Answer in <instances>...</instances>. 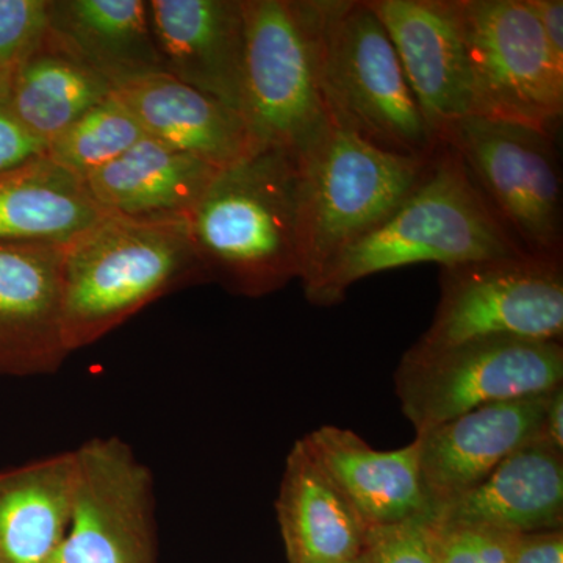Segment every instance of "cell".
I'll use <instances>...</instances> for the list:
<instances>
[{"label":"cell","instance_id":"33","mask_svg":"<svg viewBox=\"0 0 563 563\" xmlns=\"http://www.w3.org/2000/svg\"><path fill=\"white\" fill-rule=\"evenodd\" d=\"M352 563H369L368 554H366V551L365 554L361 555V558L357 559V561Z\"/></svg>","mask_w":563,"mask_h":563},{"label":"cell","instance_id":"13","mask_svg":"<svg viewBox=\"0 0 563 563\" xmlns=\"http://www.w3.org/2000/svg\"><path fill=\"white\" fill-rule=\"evenodd\" d=\"M553 391L477 407L417 435L422 481L435 515L521 448L543 442Z\"/></svg>","mask_w":563,"mask_h":563},{"label":"cell","instance_id":"29","mask_svg":"<svg viewBox=\"0 0 563 563\" xmlns=\"http://www.w3.org/2000/svg\"><path fill=\"white\" fill-rule=\"evenodd\" d=\"M46 157V144L25 131L10 109L9 90H0V173Z\"/></svg>","mask_w":563,"mask_h":563},{"label":"cell","instance_id":"5","mask_svg":"<svg viewBox=\"0 0 563 563\" xmlns=\"http://www.w3.org/2000/svg\"><path fill=\"white\" fill-rule=\"evenodd\" d=\"M242 114L254 150L301 155L331 124L321 85L322 0H243Z\"/></svg>","mask_w":563,"mask_h":563},{"label":"cell","instance_id":"6","mask_svg":"<svg viewBox=\"0 0 563 563\" xmlns=\"http://www.w3.org/2000/svg\"><path fill=\"white\" fill-rule=\"evenodd\" d=\"M432 157L379 150L331 121L298 155L303 288L340 252L390 217L417 187Z\"/></svg>","mask_w":563,"mask_h":563},{"label":"cell","instance_id":"10","mask_svg":"<svg viewBox=\"0 0 563 563\" xmlns=\"http://www.w3.org/2000/svg\"><path fill=\"white\" fill-rule=\"evenodd\" d=\"M476 117L554 132L563 113V66L528 0H459Z\"/></svg>","mask_w":563,"mask_h":563},{"label":"cell","instance_id":"20","mask_svg":"<svg viewBox=\"0 0 563 563\" xmlns=\"http://www.w3.org/2000/svg\"><path fill=\"white\" fill-rule=\"evenodd\" d=\"M77 451L0 472V563H54L68 533Z\"/></svg>","mask_w":563,"mask_h":563},{"label":"cell","instance_id":"11","mask_svg":"<svg viewBox=\"0 0 563 563\" xmlns=\"http://www.w3.org/2000/svg\"><path fill=\"white\" fill-rule=\"evenodd\" d=\"M73 518L54 563H155L151 470L118 437L76 448Z\"/></svg>","mask_w":563,"mask_h":563},{"label":"cell","instance_id":"22","mask_svg":"<svg viewBox=\"0 0 563 563\" xmlns=\"http://www.w3.org/2000/svg\"><path fill=\"white\" fill-rule=\"evenodd\" d=\"M49 29L114 91L165 73L146 0H49Z\"/></svg>","mask_w":563,"mask_h":563},{"label":"cell","instance_id":"12","mask_svg":"<svg viewBox=\"0 0 563 563\" xmlns=\"http://www.w3.org/2000/svg\"><path fill=\"white\" fill-rule=\"evenodd\" d=\"M390 36L404 76L437 139L476 117L459 0H366Z\"/></svg>","mask_w":563,"mask_h":563},{"label":"cell","instance_id":"15","mask_svg":"<svg viewBox=\"0 0 563 563\" xmlns=\"http://www.w3.org/2000/svg\"><path fill=\"white\" fill-rule=\"evenodd\" d=\"M147 9L165 73L242 113L243 0H150Z\"/></svg>","mask_w":563,"mask_h":563},{"label":"cell","instance_id":"9","mask_svg":"<svg viewBox=\"0 0 563 563\" xmlns=\"http://www.w3.org/2000/svg\"><path fill=\"white\" fill-rule=\"evenodd\" d=\"M431 325L413 346L439 350L481 339L562 342V257L495 258L443 268Z\"/></svg>","mask_w":563,"mask_h":563},{"label":"cell","instance_id":"1","mask_svg":"<svg viewBox=\"0 0 563 563\" xmlns=\"http://www.w3.org/2000/svg\"><path fill=\"white\" fill-rule=\"evenodd\" d=\"M187 221L206 282L246 298L280 290L302 272L298 157L266 147L218 169Z\"/></svg>","mask_w":563,"mask_h":563},{"label":"cell","instance_id":"8","mask_svg":"<svg viewBox=\"0 0 563 563\" xmlns=\"http://www.w3.org/2000/svg\"><path fill=\"white\" fill-rule=\"evenodd\" d=\"M477 190L529 255L562 257V177L553 132L484 117L463 118L440 135Z\"/></svg>","mask_w":563,"mask_h":563},{"label":"cell","instance_id":"17","mask_svg":"<svg viewBox=\"0 0 563 563\" xmlns=\"http://www.w3.org/2000/svg\"><path fill=\"white\" fill-rule=\"evenodd\" d=\"M288 563H352L369 528L303 440L291 448L276 499Z\"/></svg>","mask_w":563,"mask_h":563},{"label":"cell","instance_id":"31","mask_svg":"<svg viewBox=\"0 0 563 563\" xmlns=\"http://www.w3.org/2000/svg\"><path fill=\"white\" fill-rule=\"evenodd\" d=\"M544 40L555 62L563 66V2L562 0H528Z\"/></svg>","mask_w":563,"mask_h":563},{"label":"cell","instance_id":"23","mask_svg":"<svg viewBox=\"0 0 563 563\" xmlns=\"http://www.w3.org/2000/svg\"><path fill=\"white\" fill-rule=\"evenodd\" d=\"M113 92L109 81L49 29L14 70L9 102L22 128L47 146Z\"/></svg>","mask_w":563,"mask_h":563},{"label":"cell","instance_id":"26","mask_svg":"<svg viewBox=\"0 0 563 563\" xmlns=\"http://www.w3.org/2000/svg\"><path fill=\"white\" fill-rule=\"evenodd\" d=\"M49 32V0H0V90Z\"/></svg>","mask_w":563,"mask_h":563},{"label":"cell","instance_id":"19","mask_svg":"<svg viewBox=\"0 0 563 563\" xmlns=\"http://www.w3.org/2000/svg\"><path fill=\"white\" fill-rule=\"evenodd\" d=\"M433 521L514 533L562 529L563 453L543 442L521 448L472 492L440 509Z\"/></svg>","mask_w":563,"mask_h":563},{"label":"cell","instance_id":"4","mask_svg":"<svg viewBox=\"0 0 563 563\" xmlns=\"http://www.w3.org/2000/svg\"><path fill=\"white\" fill-rule=\"evenodd\" d=\"M321 85L329 120L373 146L417 158L440 146L366 0H322Z\"/></svg>","mask_w":563,"mask_h":563},{"label":"cell","instance_id":"32","mask_svg":"<svg viewBox=\"0 0 563 563\" xmlns=\"http://www.w3.org/2000/svg\"><path fill=\"white\" fill-rule=\"evenodd\" d=\"M543 443L563 453V385L555 388L543 420Z\"/></svg>","mask_w":563,"mask_h":563},{"label":"cell","instance_id":"28","mask_svg":"<svg viewBox=\"0 0 563 563\" xmlns=\"http://www.w3.org/2000/svg\"><path fill=\"white\" fill-rule=\"evenodd\" d=\"M369 563H437L432 520L369 529Z\"/></svg>","mask_w":563,"mask_h":563},{"label":"cell","instance_id":"16","mask_svg":"<svg viewBox=\"0 0 563 563\" xmlns=\"http://www.w3.org/2000/svg\"><path fill=\"white\" fill-rule=\"evenodd\" d=\"M302 440L369 529L435 518L415 440L401 450L377 451L336 426H322Z\"/></svg>","mask_w":563,"mask_h":563},{"label":"cell","instance_id":"18","mask_svg":"<svg viewBox=\"0 0 563 563\" xmlns=\"http://www.w3.org/2000/svg\"><path fill=\"white\" fill-rule=\"evenodd\" d=\"M146 136L221 169L251 151L239 110L195 90L166 73L152 74L117 90Z\"/></svg>","mask_w":563,"mask_h":563},{"label":"cell","instance_id":"7","mask_svg":"<svg viewBox=\"0 0 563 563\" xmlns=\"http://www.w3.org/2000/svg\"><path fill=\"white\" fill-rule=\"evenodd\" d=\"M562 383V342L507 336L412 346L395 373L396 395L417 435L477 407L544 395Z\"/></svg>","mask_w":563,"mask_h":563},{"label":"cell","instance_id":"21","mask_svg":"<svg viewBox=\"0 0 563 563\" xmlns=\"http://www.w3.org/2000/svg\"><path fill=\"white\" fill-rule=\"evenodd\" d=\"M217 173L209 163L144 136L81 181L103 213L162 220L187 218Z\"/></svg>","mask_w":563,"mask_h":563},{"label":"cell","instance_id":"24","mask_svg":"<svg viewBox=\"0 0 563 563\" xmlns=\"http://www.w3.org/2000/svg\"><path fill=\"white\" fill-rule=\"evenodd\" d=\"M106 214L84 181L46 157L0 173V246L68 244Z\"/></svg>","mask_w":563,"mask_h":563},{"label":"cell","instance_id":"14","mask_svg":"<svg viewBox=\"0 0 563 563\" xmlns=\"http://www.w3.org/2000/svg\"><path fill=\"white\" fill-rule=\"evenodd\" d=\"M65 244L0 246V374H54L68 358L62 328Z\"/></svg>","mask_w":563,"mask_h":563},{"label":"cell","instance_id":"2","mask_svg":"<svg viewBox=\"0 0 563 563\" xmlns=\"http://www.w3.org/2000/svg\"><path fill=\"white\" fill-rule=\"evenodd\" d=\"M523 254L461 157L440 141L410 195L377 228L340 252L303 292L314 306L331 307L343 301L352 285L374 274L417 263L451 268Z\"/></svg>","mask_w":563,"mask_h":563},{"label":"cell","instance_id":"25","mask_svg":"<svg viewBox=\"0 0 563 563\" xmlns=\"http://www.w3.org/2000/svg\"><path fill=\"white\" fill-rule=\"evenodd\" d=\"M146 136L117 91L73 122L46 146V158L84 180Z\"/></svg>","mask_w":563,"mask_h":563},{"label":"cell","instance_id":"3","mask_svg":"<svg viewBox=\"0 0 563 563\" xmlns=\"http://www.w3.org/2000/svg\"><path fill=\"white\" fill-rule=\"evenodd\" d=\"M202 282L187 218L106 214L63 251L66 350L91 346L150 303Z\"/></svg>","mask_w":563,"mask_h":563},{"label":"cell","instance_id":"27","mask_svg":"<svg viewBox=\"0 0 563 563\" xmlns=\"http://www.w3.org/2000/svg\"><path fill=\"white\" fill-rule=\"evenodd\" d=\"M437 563H512L520 533L490 526L442 525L432 520Z\"/></svg>","mask_w":563,"mask_h":563},{"label":"cell","instance_id":"30","mask_svg":"<svg viewBox=\"0 0 563 563\" xmlns=\"http://www.w3.org/2000/svg\"><path fill=\"white\" fill-rule=\"evenodd\" d=\"M512 563H563L562 529L520 533Z\"/></svg>","mask_w":563,"mask_h":563}]
</instances>
